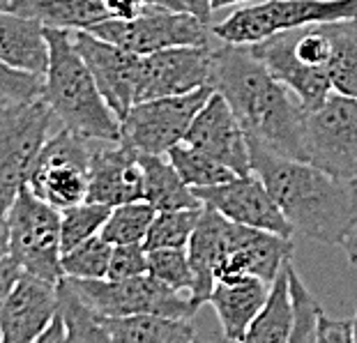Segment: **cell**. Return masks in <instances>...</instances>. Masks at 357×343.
<instances>
[{
    "label": "cell",
    "mask_w": 357,
    "mask_h": 343,
    "mask_svg": "<svg viewBox=\"0 0 357 343\" xmlns=\"http://www.w3.org/2000/svg\"><path fill=\"white\" fill-rule=\"evenodd\" d=\"M53 118L56 113L44 97L0 109V212L3 215L28 185L30 171L47 143Z\"/></svg>",
    "instance_id": "6"
},
{
    "label": "cell",
    "mask_w": 357,
    "mask_h": 343,
    "mask_svg": "<svg viewBox=\"0 0 357 343\" xmlns=\"http://www.w3.org/2000/svg\"><path fill=\"white\" fill-rule=\"evenodd\" d=\"M12 0H0V10H10Z\"/></svg>",
    "instance_id": "44"
},
{
    "label": "cell",
    "mask_w": 357,
    "mask_h": 343,
    "mask_svg": "<svg viewBox=\"0 0 357 343\" xmlns=\"http://www.w3.org/2000/svg\"><path fill=\"white\" fill-rule=\"evenodd\" d=\"M357 19V0H256L210 26L219 42L258 44L286 30Z\"/></svg>",
    "instance_id": "4"
},
{
    "label": "cell",
    "mask_w": 357,
    "mask_h": 343,
    "mask_svg": "<svg viewBox=\"0 0 357 343\" xmlns=\"http://www.w3.org/2000/svg\"><path fill=\"white\" fill-rule=\"evenodd\" d=\"M143 198V169L136 150L123 141H93L86 201L109 208Z\"/></svg>",
    "instance_id": "17"
},
{
    "label": "cell",
    "mask_w": 357,
    "mask_h": 343,
    "mask_svg": "<svg viewBox=\"0 0 357 343\" xmlns=\"http://www.w3.org/2000/svg\"><path fill=\"white\" fill-rule=\"evenodd\" d=\"M201 208H185V210H166L157 212L150 231L143 240V247L150 249H187L196 224H199Z\"/></svg>",
    "instance_id": "29"
},
{
    "label": "cell",
    "mask_w": 357,
    "mask_h": 343,
    "mask_svg": "<svg viewBox=\"0 0 357 343\" xmlns=\"http://www.w3.org/2000/svg\"><path fill=\"white\" fill-rule=\"evenodd\" d=\"M185 143L208 152L210 157L231 166L238 175L252 173L247 132L224 95H219L217 90L196 113L194 123L185 136Z\"/></svg>",
    "instance_id": "16"
},
{
    "label": "cell",
    "mask_w": 357,
    "mask_h": 343,
    "mask_svg": "<svg viewBox=\"0 0 357 343\" xmlns=\"http://www.w3.org/2000/svg\"><path fill=\"white\" fill-rule=\"evenodd\" d=\"M106 330L118 343H192L196 330L192 318H169L157 314L106 316Z\"/></svg>",
    "instance_id": "22"
},
{
    "label": "cell",
    "mask_w": 357,
    "mask_h": 343,
    "mask_svg": "<svg viewBox=\"0 0 357 343\" xmlns=\"http://www.w3.org/2000/svg\"><path fill=\"white\" fill-rule=\"evenodd\" d=\"M10 256V231H7V217L0 212V261Z\"/></svg>",
    "instance_id": "41"
},
{
    "label": "cell",
    "mask_w": 357,
    "mask_h": 343,
    "mask_svg": "<svg viewBox=\"0 0 357 343\" xmlns=\"http://www.w3.org/2000/svg\"><path fill=\"white\" fill-rule=\"evenodd\" d=\"M199 201L208 208H215L229 217L235 224H245L254 228H263V231H272L286 238H293L295 231L291 221L281 212L277 201L263 185V180L256 173L238 175L229 182L212 187L194 189Z\"/></svg>",
    "instance_id": "14"
},
{
    "label": "cell",
    "mask_w": 357,
    "mask_h": 343,
    "mask_svg": "<svg viewBox=\"0 0 357 343\" xmlns=\"http://www.w3.org/2000/svg\"><path fill=\"white\" fill-rule=\"evenodd\" d=\"M341 249H344L348 263H351L353 268H357V224L351 228V233L346 235V240L341 242Z\"/></svg>",
    "instance_id": "40"
},
{
    "label": "cell",
    "mask_w": 357,
    "mask_h": 343,
    "mask_svg": "<svg viewBox=\"0 0 357 343\" xmlns=\"http://www.w3.org/2000/svg\"><path fill=\"white\" fill-rule=\"evenodd\" d=\"M288 261L279 274L272 279L268 300L258 311L254 323L249 325L245 341L249 343H284L291 339L293 330V302H291V281H288Z\"/></svg>",
    "instance_id": "24"
},
{
    "label": "cell",
    "mask_w": 357,
    "mask_h": 343,
    "mask_svg": "<svg viewBox=\"0 0 357 343\" xmlns=\"http://www.w3.org/2000/svg\"><path fill=\"white\" fill-rule=\"evenodd\" d=\"M148 274H153L162 284L173 291L189 293L194 291V270L189 263L187 249H150L148 251Z\"/></svg>",
    "instance_id": "33"
},
{
    "label": "cell",
    "mask_w": 357,
    "mask_h": 343,
    "mask_svg": "<svg viewBox=\"0 0 357 343\" xmlns=\"http://www.w3.org/2000/svg\"><path fill=\"white\" fill-rule=\"evenodd\" d=\"M74 44L93 72L106 104L123 120L127 111L139 104L141 56L102 40L90 30H74Z\"/></svg>",
    "instance_id": "13"
},
{
    "label": "cell",
    "mask_w": 357,
    "mask_h": 343,
    "mask_svg": "<svg viewBox=\"0 0 357 343\" xmlns=\"http://www.w3.org/2000/svg\"><path fill=\"white\" fill-rule=\"evenodd\" d=\"M148 274V249L143 245H116L111 251L109 279H132Z\"/></svg>",
    "instance_id": "35"
},
{
    "label": "cell",
    "mask_w": 357,
    "mask_h": 343,
    "mask_svg": "<svg viewBox=\"0 0 357 343\" xmlns=\"http://www.w3.org/2000/svg\"><path fill=\"white\" fill-rule=\"evenodd\" d=\"M113 245H109L102 235H95L81 245L65 251L60 258L63 265V277L72 279H104L109 277Z\"/></svg>",
    "instance_id": "31"
},
{
    "label": "cell",
    "mask_w": 357,
    "mask_h": 343,
    "mask_svg": "<svg viewBox=\"0 0 357 343\" xmlns=\"http://www.w3.org/2000/svg\"><path fill=\"white\" fill-rule=\"evenodd\" d=\"M302 162L357 182V97L334 90L307 111Z\"/></svg>",
    "instance_id": "7"
},
{
    "label": "cell",
    "mask_w": 357,
    "mask_h": 343,
    "mask_svg": "<svg viewBox=\"0 0 357 343\" xmlns=\"http://www.w3.org/2000/svg\"><path fill=\"white\" fill-rule=\"evenodd\" d=\"M21 274V265L14 261L12 256H7L0 261V320H3V309H5V300L10 295L14 281L19 279ZM0 343H3V332H0Z\"/></svg>",
    "instance_id": "37"
},
{
    "label": "cell",
    "mask_w": 357,
    "mask_h": 343,
    "mask_svg": "<svg viewBox=\"0 0 357 343\" xmlns=\"http://www.w3.org/2000/svg\"><path fill=\"white\" fill-rule=\"evenodd\" d=\"M180 3L187 12H192L196 19H201L203 24L210 26V17H212V12H215L212 0H180Z\"/></svg>",
    "instance_id": "39"
},
{
    "label": "cell",
    "mask_w": 357,
    "mask_h": 343,
    "mask_svg": "<svg viewBox=\"0 0 357 343\" xmlns=\"http://www.w3.org/2000/svg\"><path fill=\"white\" fill-rule=\"evenodd\" d=\"M44 95V76L17 70L0 60V109L12 104L30 102Z\"/></svg>",
    "instance_id": "34"
},
{
    "label": "cell",
    "mask_w": 357,
    "mask_h": 343,
    "mask_svg": "<svg viewBox=\"0 0 357 343\" xmlns=\"http://www.w3.org/2000/svg\"><path fill=\"white\" fill-rule=\"evenodd\" d=\"M240 3H254V0H212V7H215V10H222V7H231V5H240Z\"/></svg>",
    "instance_id": "42"
},
{
    "label": "cell",
    "mask_w": 357,
    "mask_h": 343,
    "mask_svg": "<svg viewBox=\"0 0 357 343\" xmlns=\"http://www.w3.org/2000/svg\"><path fill=\"white\" fill-rule=\"evenodd\" d=\"M49 58L51 47L47 26L40 19L0 10V60L17 70L44 76Z\"/></svg>",
    "instance_id": "20"
},
{
    "label": "cell",
    "mask_w": 357,
    "mask_h": 343,
    "mask_svg": "<svg viewBox=\"0 0 357 343\" xmlns=\"http://www.w3.org/2000/svg\"><path fill=\"white\" fill-rule=\"evenodd\" d=\"M58 311V284L21 270L5 300L3 343H33Z\"/></svg>",
    "instance_id": "18"
},
{
    "label": "cell",
    "mask_w": 357,
    "mask_h": 343,
    "mask_svg": "<svg viewBox=\"0 0 357 343\" xmlns=\"http://www.w3.org/2000/svg\"><path fill=\"white\" fill-rule=\"evenodd\" d=\"M109 215H111L109 205L93 203V201H83L60 210V242H63V254L70 251L72 247L81 245V242L100 235Z\"/></svg>",
    "instance_id": "30"
},
{
    "label": "cell",
    "mask_w": 357,
    "mask_h": 343,
    "mask_svg": "<svg viewBox=\"0 0 357 343\" xmlns=\"http://www.w3.org/2000/svg\"><path fill=\"white\" fill-rule=\"evenodd\" d=\"M212 44L208 47H171L141 56L139 102L155 97L185 95L210 86Z\"/></svg>",
    "instance_id": "15"
},
{
    "label": "cell",
    "mask_w": 357,
    "mask_h": 343,
    "mask_svg": "<svg viewBox=\"0 0 357 343\" xmlns=\"http://www.w3.org/2000/svg\"><path fill=\"white\" fill-rule=\"evenodd\" d=\"M58 314L67 327V343H109L106 316H102L88 300H83L72 281H58Z\"/></svg>",
    "instance_id": "26"
},
{
    "label": "cell",
    "mask_w": 357,
    "mask_h": 343,
    "mask_svg": "<svg viewBox=\"0 0 357 343\" xmlns=\"http://www.w3.org/2000/svg\"><path fill=\"white\" fill-rule=\"evenodd\" d=\"M166 157L171 159V164L176 166L178 173L182 175V180H185L192 189L222 185V182L238 178V173H235L231 166L222 164L219 159L210 157L208 152L189 146L185 141L178 143V146H173L169 152H166Z\"/></svg>",
    "instance_id": "27"
},
{
    "label": "cell",
    "mask_w": 357,
    "mask_h": 343,
    "mask_svg": "<svg viewBox=\"0 0 357 343\" xmlns=\"http://www.w3.org/2000/svg\"><path fill=\"white\" fill-rule=\"evenodd\" d=\"M288 281H291V302H293V330L291 343H316L318 341V320L323 316L321 302L309 291L300 274L295 272L293 263L288 268Z\"/></svg>",
    "instance_id": "32"
},
{
    "label": "cell",
    "mask_w": 357,
    "mask_h": 343,
    "mask_svg": "<svg viewBox=\"0 0 357 343\" xmlns=\"http://www.w3.org/2000/svg\"><path fill=\"white\" fill-rule=\"evenodd\" d=\"M318 341L355 343L353 341V320H334L323 314L321 320H318Z\"/></svg>",
    "instance_id": "36"
},
{
    "label": "cell",
    "mask_w": 357,
    "mask_h": 343,
    "mask_svg": "<svg viewBox=\"0 0 357 343\" xmlns=\"http://www.w3.org/2000/svg\"><path fill=\"white\" fill-rule=\"evenodd\" d=\"M328 35V72L337 93L357 97V19H341L323 24Z\"/></svg>",
    "instance_id": "25"
},
{
    "label": "cell",
    "mask_w": 357,
    "mask_h": 343,
    "mask_svg": "<svg viewBox=\"0 0 357 343\" xmlns=\"http://www.w3.org/2000/svg\"><path fill=\"white\" fill-rule=\"evenodd\" d=\"M268 293L270 284L254 274L231 281H217L208 297V304L215 309L226 341H245L249 325L263 309Z\"/></svg>",
    "instance_id": "19"
},
{
    "label": "cell",
    "mask_w": 357,
    "mask_h": 343,
    "mask_svg": "<svg viewBox=\"0 0 357 343\" xmlns=\"http://www.w3.org/2000/svg\"><path fill=\"white\" fill-rule=\"evenodd\" d=\"M102 40H109L139 56L171 47H208L212 30L192 12L148 7L134 19H104L88 28Z\"/></svg>",
    "instance_id": "9"
},
{
    "label": "cell",
    "mask_w": 357,
    "mask_h": 343,
    "mask_svg": "<svg viewBox=\"0 0 357 343\" xmlns=\"http://www.w3.org/2000/svg\"><path fill=\"white\" fill-rule=\"evenodd\" d=\"M210 86L229 102L247 139L284 157L305 155V106L247 44L212 47Z\"/></svg>",
    "instance_id": "1"
},
{
    "label": "cell",
    "mask_w": 357,
    "mask_h": 343,
    "mask_svg": "<svg viewBox=\"0 0 357 343\" xmlns=\"http://www.w3.org/2000/svg\"><path fill=\"white\" fill-rule=\"evenodd\" d=\"M5 217L10 231V256L21 265V270L58 284L63 279L60 210L42 201L26 185Z\"/></svg>",
    "instance_id": "5"
},
{
    "label": "cell",
    "mask_w": 357,
    "mask_h": 343,
    "mask_svg": "<svg viewBox=\"0 0 357 343\" xmlns=\"http://www.w3.org/2000/svg\"><path fill=\"white\" fill-rule=\"evenodd\" d=\"M293 258V238L263 231V228L235 224L229 219L224 238V254L215 268L217 281H231L254 274L272 284L279 270Z\"/></svg>",
    "instance_id": "12"
},
{
    "label": "cell",
    "mask_w": 357,
    "mask_h": 343,
    "mask_svg": "<svg viewBox=\"0 0 357 343\" xmlns=\"http://www.w3.org/2000/svg\"><path fill=\"white\" fill-rule=\"evenodd\" d=\"M10 12L40 19L47 28L88 30L111 19L102 0H12Z\"/></svg>",
    "instance_id": "23"
},
{
    "label": "cell",
    "mask_w": 357,
    "mask_h": 343,
    "mask_svg": "<svg viewBox=\"0 0 357 343\" xmlns=\"http://www.w3.org/2000/svg\"><path fill=\"white\" fill-rule=\"evenodd\" d=\"M353 341L357 343V311H355V318H353Z\"/></svg>",
    "instance_id": "43"
},
{
    "label": "cell",
    "mask_w": 357,
    "mask_h": 343,
    "mask_svg": "<svg viewBox=\"0 0 357 343\" xmlns=\"http://www.w3.org/2000/svg\"><path fill=\"white\" fill-rule=\"evenodd\" d=\"M143 169V198L153 205L157 212L166 210H185L201 208L199 196L182 180L176 166L166 155H143L136 152Z\"/></svg>",
    "instance_id": "21"
},
{
    "label": "cell",
    "mask_w": 357,
    "mask_h": 343,
    "mask_svg": "<svg viewBox=\"0 0 357 343\" xmlns=\"http://www.w3.org/2000/svg\"><path fill=\"white\" fill-rule=\"evenodd\" d=\"M35 343H67V327L58 311H56V316L51 318V323L44 327V332L37 337Z\"/></svg>",
    "instance_id": "38"
},
{
    "label": "cell",
    "mask_w": 357,
    "mask_h": 343,
    "mask_svg": "<svg viewBox=\"0 0 357 343\" xmlns=\"http://www.w3.org/2000/svg\"><path fill=\"white\" fill-rule=\"evenodd\" d=\"M155 215H157V210L146 201V198L116 205V208H111V215L106 219L100 235L113 247L116 245H143Z\"/></svg>",
    "instance_id": "28"
},
{
    "label": "cell",
    "mask_w": 357,
    "mask_h": 343,
    "mask_svg": "<svg viewBox=\"0 0 357 343\" xmlns=\"http://www.w3.org/2000/svg\"><path fill=\"white\" fill-rule=\"evenodd\" d=\"M212 93L215 88L203 86L185 95L155 97L134 104L120 120V141L143 155H166L185 141L196 113Z\"/></svg>",
    "instance_id": "8"
},
{
    "label": "cell",
    "mask_w": 357,
    "mask_h": 343,
    "mask_svg": "<svg viewBox=\"0 0 357 343\" xmlns=\"http://www.w3.org/2000/svg\"><path fill=\"white\" fill-rule=\"evenodd\" d=\"M51 58L44 74V99L65 129L93 141H120V118L106 104L72 30L47 28Z\"/></svg>",
    "instance_id": "3"
},
{
    "label": "cell",
    "mask_w": 357,
    "mask_h": 343,
    "mask_svg": "<svg viewBox=\"0 0 357 343\" xmlns=\"http://www.w3.org/2000/svg\"><path fill=\"white\" fill-rule=\"evenodd\" d=\"M93 139L60 129L44 143L30 171L28 187L49 205L65 210L88 198Z\"/></svg>",
    "instance_id": "11"
},
{
    "label": "cell",
    "mask_w": 357,
    "mask_h": 343,
    "mask_svg": "<svg viewBox=\"0 0 357 343\" xmlns=\"http://www.w3.org/2000/svg\"><path fill=\"white\" fill-rule=\"evenodd\" d=\"M67 279L83 300H88L102 316L157 314L169 318H194L199 311L192 297L173 291L153 274H141L132 279Z\"/></svg>",
    "instance_id": "10"
},
{
    "label": "cell",
    "mask_w": 357,
    "mask_h": 343,
    "mask_svg": "<svg viewBox=\"0 0 357 343\" xmlns=\"http://www.w3.org/2000/svg\"><path fill=\"white\" fill-rule=\"evenodd\" d=\"M249 141L252 173H256L302 238L339 245L357 224V182L341 180L302 159L284 157Z\"/></svg>",
    "instance_id": "2"
}]
</instances>
